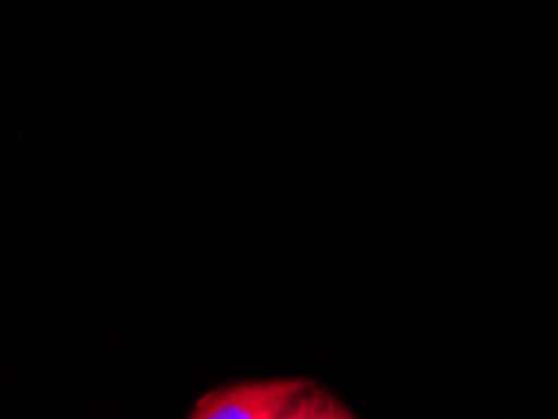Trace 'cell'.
Instances as JSON below:
<instances>
[{
  "mask_svg": "<svg viewBox=\"0 0 558 419\" xmlns=\"http://www.w3.org/2000/svg\"><path fill=\"white\" fill-rule=\"evenodd\" d=\"M189 419H355L338 394L307 377H272L204 392Z\"/></svg>",
  "mask_w": 558,
  "mask_h": 419,
  "instance_id": "6da1fadb",
  "label": "cell"
}]
</instances>
